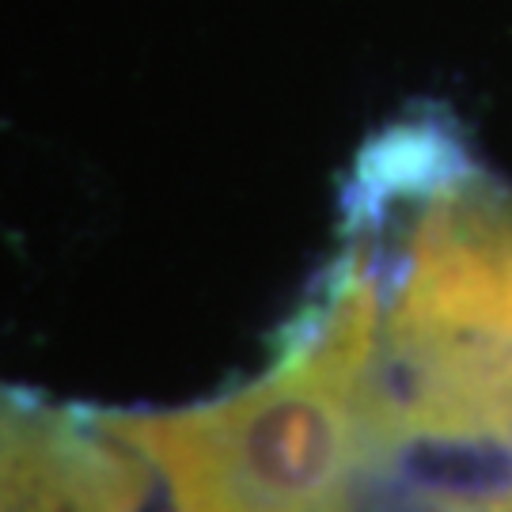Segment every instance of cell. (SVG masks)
<instances>
[{
    "instance_id": "1",
    "label": "cell",
    "mask_w": 512,
    "mask_h": 512,
    "mask_svg": "<svg viewBox=\"0 0 512 512\" xmlns=\"http://www.w3.org/2000/svg\"><path fill=\"white\" fill-rule=\"evenodd\" d=\"M346 251L376 289L372 478L403 512H512V186L403 118L357 156Z\"/></svg>"
},
{
    "instance_id": "2",
    "label": "cell",
    "mask_w": 512,
    "mask_h": 512,
    "mask_svg": "<svg viewBox=\"0 0 512 512\" xmlns=\"http://www.w3.org/2000/svg\"><path fill=\"white\" fill-rule=\"evenodd\" d=\"M376 289L342 251L274 368L217 403L107 421L164 512H353L372 471Z\"/></svg>"
}]
</instances>
